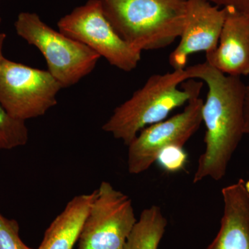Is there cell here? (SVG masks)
Returning <instances> with one entry per match:
<instances>
[{"mask_svg": "<svg viewBox=\"0 0 249 249\" xmlns=\"http://www.w3.org/2000/svg\"><path fill=\"white\" fill-rule=\"evenodd\" d=\"M191 79L208 86L202 107L206 127L205 150L198 160L193 182L206 178L219 181L225 176L229 162L245 135L244 100L246 85L241 77L228 76L207 62L186 67Z\"/></svg>", "mask_w": 249, "mask_h": 249, "instance_id": "cell-1", "label": "cell"}, {"mask_svg": "<svg viewBox=\"0 0 249 249\" xmlns=\"http://www.w3.org/2000/svg\"><path fill=\"white\" fill-rule=\"evenodd\" d=\"M203 85L191 79L186 68L152 75L114 109L102 128L128 145L142 129L165 120L172 111L188 103Z\"/></svg>", "mask_w": 249, "mask_h": 249, "instance_id": "cell-2", "label": "cell"}, {"mask_svg": "<svg viewBox=\"0 0 249 249\" xmlns=\"http://www.w3.org/2000/svg\"><path fill=\"white\" fill-rule=\"evenodd\" d=\"M116 33L142 51L158 50L182 33L187 0H99Z\"/></svg>", "mask_w": 249, "mask_h": 249, "instance_id": "cell-3", "label": "cell"}, {"mask_svg": "<svg viewBox=\"0 0 249 249\" xmlns=\"http://www.w3.org/2000/svg\"><path fill=\"white\" fill-rule=\"evenodd\" d=\"M15 29L19 37L42 53L47 71L62 88L76 84L89 74L101 58L79 41L54 30L35 13H20Z\"/></svg>", "mask_w": 249, "mask_h": 249, "instance_id": "cell-4", "label": "cell"}, {"mask_svg": "<svg viewBox=\"0 0 249 249\" xmlns=\"http://www.w3.org/2000/svg\"><path fill=\"white\" fill-rule=\"evenodd\" d=\"M58 27L62 34L84 44L122 71H132L142 59V52L116 33L99 0H88L78 6L58 21Z\"/></svg>", "mask_w": 249, "mask_h": 249, "instance_id": "cell-5", "label": "cell"}, {"mask_svg": "<svg viewBox=\"0 0 249 249\" xmlns=\"http://www.w3.org/2000/svg\"><path fill=\"white\" fill-rule=\"evenodd\" d=\"M62 87L48 71L6 58L0 62V103L16 119L45 115L56 106Z\"/></svg>", "mask_w": 249, "mask_h": 249, "instance_id": "cell-6", "label": "cell"}, {"mask_svg": "<svg viewBox=\"0 0 249 249\" xmlns=\"http://www.w3.org/2000/svg\"><path fill=\"white\" fill-rule=\"evenodd\" d=\"M137 221L130 198L103 181L94 191L78 249H124Z\"/></svg>", "mask_w": 249, "mask_h": 249, "instance_id": "cell-7", "label": "cell"}, {"mask_svg": "<svg viewBox=\"0 0 249 249\" xmlns=\"http://www.w3.org/2000/svg\"><path fill=\"white\" fill-rule=\"evenodd\" d=\"M201 90L190 98L182 112L147 126L129 144L127 169L132 175L146 171L157 161L160 152L170 145L184 146L200 127L204 100Z\"/></svg>", "mask_w": 249, "mask_h": 249, "instance_id": "cell-8", "label": "cell"}, {"mask_svg": "<svg viewBox=\"0 0 249 249\" xmlns=\"http://www.w3.org/2000/svg\"><path fill=\"white\" fill-rule=\"evenodd\" d=\"M226 18L225 8L209 0H187L186 15L179 43L170 53L174 70L186 68L188 57L197 52L211 53L217 48Z\"/></svg>", "mask_w": 249, "mask_h": 249, "instance_id": "cell-9", "label": "cell"}, {"mask_svg": "<svg viewBox=\"0 0 249 249\" xmlns=\"http://www.w3.org/2000/svg\"><path fill=\"white\" fill-rule=\"evenodd\" d=\"M217 48L206 62L228 76L249 75V17L227 7Z\"/></svg>", "mask_w": 249, "mask_h": 249, "instance_id": "cell-10", "label": "cell"}, {"mask_svg": "<svg viewBox=\"0 0 249 249\" xmlns=\"http://www.w3.org/2000/svg\"><path fill=\"white\" fill-rule=\"evenodd\" d=\"M224 213L217 235L206 249H249V196L240 179L222 191Z\"/></svg>", "mask_w": 249, "mask_h": 249, "instance_id": "cell-11", "label": "cell"}, {"mask_svg": "<svg viewBox=\"0 0 249 249\" xmlns=\"http://www.w3.org/2000/svg\"><path fill=\"white\" fill-rule=\"evenodd\" d=\"M94 197L90 194L74 196L52 222L37 249H73L79 240Z\"/></svg>", "mask_w": 249, "mask_h": 249, "instance_id": "cell-12", "label": "cell"}, {"mask_svg": "<svg viewBox=\"0 0 249 249\" xmlns=\"http://www.w3.org/2000/svg\"><path fill=\"white\" fill-rule=\"evenodd\" d=\"M166 218L160 206L144 209L129 234L124 249H158L166 229Z\"/></svg>", "mask_w": 249, "mask_h": 249, "instance_id": "cell-13", "label": "cell"}, {"mask_svg": "<svg viewBox=\"0 0 249 249\" xmlns=\"http://www.w3.org/2000/svg\"><path fill=\"white\" fill-rule=\"evenodd\" d=\"M26 121L11 115L0 103V150L23 146L29 140Z\"/></svg>", "mask_w": 249, "mask_h": 249, "instance_id": "cell-14", "label": "cell"}, {"mask_svg": "<svg viewBox=\"0 0 249 249\" xmlns=\"http://www.w3.org/2000/svg\"><path fill=\"white\" fill-rule=\"evenodd\" d=\"M17 221L9 219L0 213V249H34L21 240Z\"/></svg>", "mask_w": 249, "mask_h": 249, "instance_id": "cell-15", "label": "cell"}, {"mask_svg": "<svg viewBox=\"0 0 249 249\" xmlns=\"http://www.w3.org/2000/svg\"><path fill=\"white\" fill-rule=\"evenodd\" d=\"M187 154L183 147L170 145L160 152L157 161L162 168L170 173L182 170L187 161Z\"/></svg>", "mask_w": 249, "mask_h": 249, "instance_id": "cell-16", "label": "cell"}, {"mask_svg": "<svg viewBox=\"0 0 249 249\" xmlns=\"http://www.w3.org/2000/svg\"><path fill=\"white\" fill-rule=\"evenodd\" d=\"M220 8L230 7L249 17V0H209Z\"/></svg>", "mask_w": 249, "mask_h": 249, "instance_id": "cell-17", "label": "cell"}, {"mask_svg": "<svg viewBox=\"0 0 249 249\" xmlns=\"http://www.w3.org/2000/svg\"><path fill=\"white\" fill-rule=\"evenodd\" d=\"M244 119H245V134L249 136V85H246L245 88Z\"/></svg>", "mask_w": 249, "mask_h": 249, "instance_id": "cell-18", "label": "cell"}, {"mask_svg": "<svg viewBox=\"0 0 249 249\" xmlns=\"http://www.w3.org/2000/svg\"><path fill=\"white\" fill-rule=\"evenodd\" d=\"M6 34L0 33V62L5 58L3 55V47H4V41L6 40Z\"/></svg>", "mask_w": 249, "mask_h": 249, "instance_id": "cell-19", "label": "cell"}, {"mask_svg": "<svg viewBox=\"0 0 249 249\" xmlns=\"http://www.w3.org/2000/svg\"><path fill=\"white\" fill-rule=\"evenodd\" d=\"M245 188L246 190H247V193H248V195L249 196V181L245 182Z\"/></svg>", "mask_w": 249, "mask_h": 249, "instance_id": "cell-20", "label": "cell"}, {"mask_svg": "<svg viewBox=\"0 0 249 249\" xmlns=\"http://www.w3.org/2000/svg\"><path fill=\"white\" fill-rule=\"evenodd\" d=\"M1 18H0V23H1Z\"/></svg>", "mask_w": 249, "mask_h": 249, "instance_id": "cell-21", "label": "cell"}]
</instances>
